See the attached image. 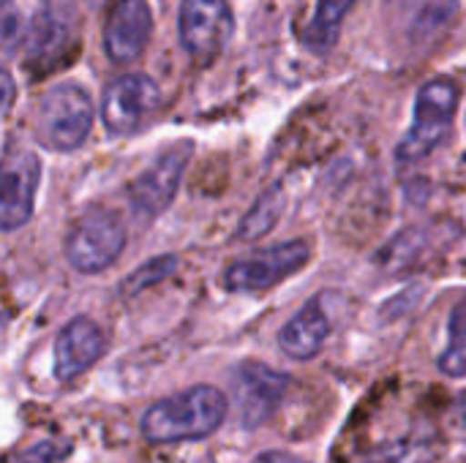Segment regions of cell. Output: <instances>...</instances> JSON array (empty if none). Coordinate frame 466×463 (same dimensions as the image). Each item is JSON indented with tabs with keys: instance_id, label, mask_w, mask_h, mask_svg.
I'll return each instance as SVG.
<instances>
[{
	"instance_id": "cell-1",
	"label": "cell",
	"mask_w": 466,
	"mask_h": 463,
	"mask_svg": "<svg viewBox=\"0 0 466 463\" xmlns=\"http://www.w3.org/2000/svg\"><path fill=\"white\" fill-rule=\"evenodd\" d=\"M227 418V396L210 385L188 388L177 396L156 401L142 418V434L147 442H191L210 437Z\"/></svg>"
},
{
	"instance_id": "cell-2",
	"label": "cell",
	"mask_w": 466,
	"mask_h": 463,
	"mask_svg": "<svg viewBox=\"0 0 466 463\" xmlns=\"http://www.w3.org/2000/svg\"><path fill=\"white\" fill-rule=\"evenodd\" d=\"M93 128V98L76 82L49 87L35 112V139L55 153L76 150Z\"/></svg>"
},
{
	"instance_id": "cell-3",
	"label": "cell",
	"mask_w": 466,
	"mask_h": 463,
	"mask_svg": "<svg viewBox=\"0 0 466 463\" xmlns=\"http://www.w3.org/2000/svg\"><path fill=\"white\" fill-rule=\"evenodd\" d=\"M459 109V87L451 79H431L415 96V117L399 145L401 164H418L431 156L451 134Z\"/></svg>"
},
{
	"instance_id": "cell-4",
	"label": "cell",
	"mask_w": 466,
	"mask_h": 463,
	"mask_svg": "<svg viewBox=\"0 0 466 463\" xmlns=\"http://www.w3.org/2000/svg\"><path fill=\"white\" fill-rule=\"evenodd\" d=\"M63 27L52 19L49 0H3L0 3V41L5 57L27 52L46 60L57 46Z\"/></svg>"
},
{
	"instance_id": "cell-5",
	"label": "cell",
	"mask_w": 466,
	"mask_h": 463,
	"mask_svg": "<svg viewBox=\"0 0 466 463\" xmlns=\"http://www.w3.org/2000/svg\"><path fill=\"white\" fill-rule=\"evenodd\" d=\"M126 224L109 210H90L66 237V259L79 273H101L126 248Z\"/></svg>"
},
{
	"instance_id": "cell-6",
	"label": "cell",
	"mask_w": 466,
	"mask_h": 463,
	"mask_svg": "<svg viewBox=\"0 0 466 463\" xmlns=\"http://www.w3.org/2000/svg\"><path fill=\"white\" fill-rule=\"evenodd\" d=\"M194 145L191 142H177L169 145L128 188L131 196V213L137 221H153L158 218L175 199L180 177L191 161Z\"/></svg>"
},
{
	"instance_id": "cell-7",
	"label": "cell",
	"mask_w": 466,
	"mask_h": 463,
	"mask_svg": "<svg viewBox=\"0 0 466 463\" xmlns=\"http://www.w3.org/2000/svg\"><path fill=\"white\" fill-rule=\"evenodd\" d=\"M183 49L197 60L216 57L235 33V16L227 0H183L177 14Z\"/></svg>"
},
{
	"instance_id": "cell-8",
	"label": "cell",
	"mask_w": 466,
	"mask_h": 463,
	"mask_svg": "<svg viewBox=\"0 0 466 463\" xmlns=\"http://www.w3.org/2000/svg\"><path fill=\"white\" fill-rule=\"evenodd\" d=\"M161 101L158 85L147 74H123L104 90L101 120L104 128L115 136L134 134L156 112Z\"/></svg>"
},
{
	"instance_id": "cell-9",
	"label": "cell",
	"mask_w": 466,
	"mask_h": 463,
	"mask_svg": "<svg viewBox=\"0 0 466 463\" xmlns=\"http://www.w3.org/2000/svg\"><path fill=\"white\" fill-rule=\"evenodd\" d=\"M289 377L265 363H240L232 374V396L246 428L262 426L281 407Z\"/></svg>"
},
{
	"instance_id": "cell-10",
	"label": "cell",
	"mask_w": 466,
	"mask_h": 463,
	"mask_svg": "<svg viewBox=\"0 0 466 463\" xmlns=\"http://www.w3.org/2000/svg\"><path fill=\"white\" fill-rule=\"evenodd\" d=\"M309 257H311V246L306 240H289L262 254H254L251 259L235 262L227 270L224 281L232 292H262L303 270Z\"/></svg>"
},
{
	"instance_id": "cell-11",
	"label": "cell",
	"mask_w": 466,
	"mask_h": 463,
	"mask_svg": "<svg viewBox=\"0 0 466 463\" xmlns=\"http://www.w3.org/2000/svg\"><path fill=\"white\" fill-rule=\"evenodd\" d=\"M153 33V8L147 0H115L104 22V52L123 65L137 60Z\"/></svg>"
},
{
	"instance_id": "cell-12",
	"label": "cell",
	"mask_w": 466,
	"mask_h": 463,
	"mask_svg": "<svg viewBox=\"0 0 466 463\" xmlns=\"http://www.w3.org/2000/svg\"><path fill=\"white\" fill-rule=\"evenodd\" d=\"M41 180V161L30 150L8 153L3 161V202H0V226L14 232L25 226L33 216L35 191Z\"/></svg>"
},
{
	"instance_id": "cell-13",
	"label": "cell",
	"mask_w": 466,
	"mask_h": 463,
	"mask_svg": "<svg viewBox=\"0 0 466 463\" xmlns=\"http://www.w3.org/2000/svg\"><path fill=\"white\" fill-rule=\"evenodd\" d=\"M106 352V338L101 327L85 317L71 319L55 341V377L57 382H71L87 368H93Z\"/></svg>"
},
{
	"instance_id": "cell-14",
	"label": "cell",
	"mask_w": 466,
	"mask_h": 463,
	"mask_svg": "<svg viewBox=\"0 0 466 463\" xmlns=\"http://www.w3.org/2000/svg\"><path fill=\"white\" fill-rule=\"evenodd\" d=\"M322 297H314L311 303L303 306V311H298L281 330L279 336V347L292 357V360H311L319 355V349L325 347L328 336H330V317L328 311L319 306Z\"/></svg>"
},
{
	"instance_id": "cell-15",
	"label": "cell",
	"mask_w": 466,
	"mask_h": 463,
	"mask_svg": "<svg viewBox=\"0 0 466 463\" xmlns=\"http://www.w3.org/2000/svg\"><path fill=\"white\" fill-rule=\"evenodd\" d=\"M437 456H440L437 434H407L371 448L355 463H434Z\"/></svg>"
},
{
	"instance_id": "cell-16",
	"label": "cell",
	"mask_w": 466,
	"mask_h": 463,
	"mask_svg": "<svg viewBox=\"0 0 466 463\" xmlns=\"http://www.w3.org/2000/svg\"><path fill=\"white\" fill-rule=\"evenodd\" d=\"M352 5H355V0H317L314 16L309 19V25L303 30V44L311 52L333 49L341 35L344 16L350 14Z\"/></svg>"
},
{
	"instance_id": "cell-17",
	"label": "cell",
	"mask_w": 466,
	"mask_h": 463,
	"mask_svg": "<svg viewBox=\"0 0 466 463\" xmlns=\"http://www.w3.org/2000/svg\"><path fill=\"white\" fill-rule=\"evenodd\" d=\"M284 207H287L284 188H281V186L268 188V191L254 202V207L243 216V221H240V226H238V237L246 240V243H251V240H259V237L270 235L273 226L279 224Z\"/></svg>"
},
{
	"instance_id": "cell-18",
	"label": "cell",
	"mask_w": 466,
	"mask_h": 463,
	"mask_svg": "<svg viewBox=\"0 0 466 463\" xmlns=\"http://www.w3.org/2000/svg\"><path fill=\"white\" fill-rule=\"evenodd\" d=\"M459 11V0H410L407 27L412 38H434Z\"/></svg>"
},
{
	"instance_id": "cell-19",
	"label": "cell",
	"mask_w": 466,
	"mask_h": 463,
	"mask_svg": "<svg viewBox=\"0 0 466 463\" xmlns=\"http://www.w3.org/2000/svg\"><path fill=\"white\" fill-rule=\"evenodd\" d=\"M448 347L440 357V371L445 377H466V295L453 306L448 325Z\"/></svg>"
},
{
	"instance_id": "cell-20",
	"label": "cell",
	"mask_w": 466,
	"mask_h": 463,
	"mask_svg": "<svg viewBox=\"0 0 466 463\" xmlns=\"http://www.w3.org/2000/svg\"><path fill=\"white\" fill-rule=\"evenodd\" d=\"M175 270H177V259H175V257H169V254L156 257V259L145 262L137 273H131V276L123 281V295H126V297H137L139 292H145V289L161 284L164 278H169Z\"/></svg>"
},
{
	"instance_id": "cell-21",
	"label": "cell",
	"mask_w": 466,
	"mask_h": 463,
	"mask_svg": "<svg viewBox=\"0 0 466 463\" xmlns=\"http://www.w3.org/2000/svg\"><path fill=\"white\" fill-rule=\"evenodd\" d=\"M63 456H68V445H60V442L46 439L44 445H35L33 450H27L22 456V463H55L60 461Z\"/></svg>"
},
{
	"instance_id": "cell-22",
	"label": "cell",
	"mask_w": 466,
	"mask_h": 463,
	"mask_svg": "<svg viewBox=\"0 0 466 463\" xmlns=\"http://www.w3.org/2000/svg\"><path fill=\"white\" fill-rule=\"evenodd\" d=\"M0 82H3V112L8 115V109H11V104H14V79H11L8 71H3Z\"/></svg>"
},
{
	"instance_id": "cell-23",
	"label": "cell",
	"mask_w": 466,
	"mask_h": 463,
	"mask_svg": "<svg viewBox=\"0 0 466 463\" xmlns=\"http://www.w3.org/2000/svg\"><path fill=\"white\" fill-rule=\"evenodd\" d=\"M254 463H303L300 458H295V456H287V453H262V456H257Z\"/></svg>"
},
{
	"instance_id": "cell-24",
	"label": "cell",
	"mask_w": 466,
	"mask_h": 463,
	"mask_svg": "<svg viewBox=\"0 0 466 463\" xmlns=\"http://www.w3.org/2000/svg\"><path fill=\"white\" fill-rule=\"evenodd\" d=\"M459 418H461V423L466 426V393L459 398Z\"/></svg>"
}]
</instances>
